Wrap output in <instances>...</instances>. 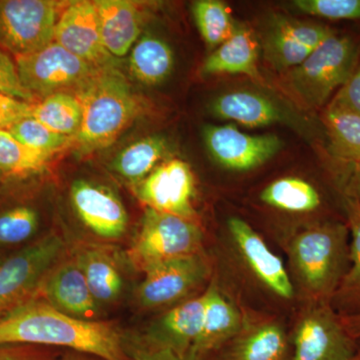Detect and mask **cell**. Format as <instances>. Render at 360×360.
I'll return each mask as SVG.
<instances>
[{
  "label": "cell",
  "mask_w": 360,
  "mask_h": 360,
  "mask_svg": "<svg viewBox=\"0 0 360 360\" xmlns=\"http://www.w3.org/2000/svg\"><path fill=\"white\" fill-rule=\"evenodd\" d=\"M0 345L65 347L103 360H131L111 324L70 316L32 297L0 317Z\"/></svg>",
  "instance_id": "cell-1"
},
{
  "label": "cell",
  "mask_w": 360,
  "mask_h": 360,
  "mask_svg": "<svg viewBox=\"0 0 360 360\" xmlns=\"http://www.w3.org/2000/svg\"><path fill=\"white\" fill-rule=\"evenodd\" d=\"M73 94L82 106V125L75 141L85 153L111 146L141 110L127 78L113 65L97 68Z\"/></svg>",
  "instance_id": "cell-2"
},
{
  "label": "cell",
  "mask_w": 360,
  "mask_h": 360,
  "mask_svg": "<svg viewBox=\"0 0 360 360\" xmlns=\"http://www.w3.org/2000/svg\"><path fill=\"white\" fill-rule=\"evenodd\" d=\"M290 257L300 288L312 303H330L349 266V229L326 222L298 232Z\"/></svg>",
  "instance_id": "cell-3"
},
{
  "label": "cell",
  "mask_w": 360,
  "mask_h": 360,
  "mask_svg": "<svg viewBox=\"0 0 360 360\" xmlns=\"http://www.w3.org/2000/svg\"><path fill=\"white\" fill-rule=\"evenodd\" d=\"M357 59L359 44L355 40L333 33L302 63L290 70V89L309 108H321L354 73Z\"/></svg>",
  "instance_id": "cell-4"
},
{
  "label": "cell",
  "mask_w": 360,
  "mask_h": 360,
  "mask_svg": "<svg viewBox=\"0 0 360 360\" xmlns=\"http://www.w3.org/2000/svg\"><path fill=\"white\" fill-rule=\"evenodd\" d=\"M202 239V232L193 219L146 207L129 257L144 271L165 260L200 253Z\"/></svg>",
  "instance_id": "cell-5"
},
{
  "label": "cell",
  "mask_w": 360,
  "mask_h": 360,
  "mask_svg": "<svg viewBox=\"0 0 360 360\" xmlns=\"http://www.w3.org/2000/svg\"><path fill=\"white\" fill-rule=\"evenodd\" d=\"M15 65L21 84L35 98L59 92L73 94L97 68L56 41L33 53L15 56Z\"/></svg>",
  "instance_id": "cell-6"
},
{
  "label": "cell",
  "mask_w": 360,
  "mask_h": 360,
  "mask_svg": "<svg viewBox=\"0 0 360 360\" xmlns=\"http://www.w3.org/2000/svg\"><path fill=\"white\" fill-rule=\"evenodd\" d=\"M290 360H352L359 342L345 330L330 303H312L296 324Z\"/></svg>",
  "instance_id": "cell-7"
},
{
  "label": "cell",
  "mask_w": 360,
  "mask_h": 360,
  "mask_svg": "<svg viewBox=\"0 0 360 360\" xmlns=\"http://www.w3.org/2000/svg\"><path fill=\"white\" fill-rule=\"evenodd\" d=\"M60 4L51 0L0 1V44L25 56L54 41Z\"/></svg>",
  "instance_id": "cell-8"
},
{
  "label": "cell",
  "mask_w": 360,
  "mask_h": 360,
  "mask_svg": "<svg viewBox=\"0 0 360 360\" xmlns=\"http://www.w3.org/2000/svg\"><path fill=\"white\" fill-rule=\"evenodd\" d=\"M63 239L49 236L0 265V314L32 298L63 252Z\"/></svg>",
  "instance_id": "cell-9"
},
{
  "label": "cell",
  "mask_w": 360,
  "mask_h": 360,
  "mask_svg": "<svg viewBox=\"0 0 360 360\" xmlns=\"http://www.w3.org/2000/svg\"><path fill=\"white\" fill-rule=\"evenodd\" d=\"M137 290L142 307H160L184 300L205 283L210 272L207 260L200 253L172 258L144 270Z\"/></svg>",
  "instance_id": "cell-10"
},
{
  "label": "cell",
  "mask_w": 360,
  "mask_h": 360,
  "mask_svg": "<svg viewBox=\"0 0 360 360\" xmlns=\"http://www.w3.org/2000/svg\"><path fill=\"white\" fill-rule=\"evenodd\" d=\"M203 139L214 160L236 172L260 167L283 146L276 135L248 134L233 125H207L203 129Z\"/></svg>",
  "instance_id": "cell-11"
},
{
  "label": "cell",
  "mask_w": 360,
  "mask_h": 360,
  "mask_svg": "<svg viewBox=\"0 0 360 360\" xmlns=\"http://www.w3.org/2000/svg\"><path fill=\"white\" fill-rule=\"evenodd\" d=\"M136 195L146 207L193 219L194 177L184 161L161 163L136 186Z\"/></svg>",
  "instance_id": "cell-12"
},
{
  "label": "cell",
  "mask_w": 360,
  "mask_h": 360,
  "mask_svg": "<svg viewBox=\"0 0 360 360\" xmlns=\"http://www.w3.org/2000/svg\"><path fill=\"white\" fill-rule=\"evenodd\" d=\"M227 229L234 248L246 267L266 290L283 300L295 295V284L285 265L264 238L245 220L231 217Z\"/></svg>",
  "instance_id": "cell-13"
},
{
  "label": "cell",
  "mask_w": 360,
  "mask_h": 360,
  "mask_svg": "<svg viewBox=\"0 0 360 360\" xmlns=\"http://www.w3.org/2000/svg\"><path fill=\"white\" fill-rule=\"evenodd\" d=\"M54 41L96 68L113 65V56L104 47L94 1L71 2L59 15Z\"/></svg>",
  "instance_id": "cell-14"
},
{
  "label": "cell",
  "mask_w": 360,
  "mask_h": 360,
  "mask_svg": "<svg viewBox=\"0 0 360 360\" xmlns=\"http://www.w3.org/2000/svg\"><path fill=\"white\" fill-rule=\"evenodd\" d=\"M70 198L77 217L96 236L117 239L124 234L129 217L122 201L110 189L77 180L71 186Z\"/></svg>",
  "instance_id": "cell-15"
},
{
  "label": "cell",
  "mask_w": 360,
  "mask_h": 360,
  "mask_svg": "<svg viewBox=\"0 0 360 360\" xmlns=\"http://www.w3.org/2000/svg\"><path fill=\"white\" fill-rule=\"evenodd\" d=\"M333 33L328 26L278 18L266 33L265 58L278 70H292Z\"/></svg>",
  "instance_id": "cell-16"
},
{
  "label": "cell",
  "mask_w": 360,
  "mask_h": 360,
  "mask_svg": "<svg viewBox=\"0 0 360 360\" xmlns=\"http://www.w3.org/2000/svg\"><path fill=\"white\" fill-rule=\"evenodd\" d=\"M45 302L63 314L91 321L97 312V302L77 260L65 262L52 269L37 291Z\"/></svg>",
  "instance_id": "cell-17"
},
{
  "label": "cell",
  "mask_w": 360,
  "mask_h": 360,
  "mask_svg": "<svg viewBox=\"0 0 360 360\" xmlns=\"http://www.w3.org/2000/svg\"><path fill=\"white\" fill-rule=\"evenodd\" d=\"M291 354L290 341L281 324L245 322L238 335L215 354V360H290Z\"/></svg>",
  "instance_id": "cell-18"
},
{
  "label": "cell",
  "mask_w": 360,
  "mask_h": 360,
  "mask_svg": "<svg viewBox=\"0 0 360 360\" xmlns=\"http://www.w3.org/2000/svg\"><path fill=\"white\" fill-rule=\"evenodd\" d=\"M205 309V293L179 303L151 326L144 338L180 354L191 352L202 328Z\"/></svg>",
  "instance_id": "cell-19"
},
{
  "label": "cell",
  "mask_w": 360,
  "mask_h": 360,
  "mask_svg": "<svg viewBox=\"0 0 360 360\" xmlns=\"http://www.w3.org/2000/svg\"><path fill=\"white\" fill-rule=\"evenodd\" d=\"M205 295L202 328L191 352L200 356H213L238 335L245 321L238 307L225 297L217 284H210Z\"/></svg>",
  "instance_id": "cell-20"
},
{
  "label": "cell",
  "mask_w": 360,
  "mask_h": 360,
  "mask_svg": "<svg viewBox=\"0 0 360 360\" xmlns=\"http://www.w3.org/2000/svg\"><path fill=\"white\" fill-rule=\"evenodd\" d=\"M94 4L104 47L113 58H123L141 37V11L127 0H98Z\"/></svg>",
  "instance_id": "cell-21"
},
{
  "label": "cell",
  "mask_w": 360,
  "mask_h": 360,
  "mask_svg": "<svg viewBox=\"0 0 360 360\" xmlns=\"http://www.w3.org/2000/svg\"><path fill=\"white\" fill-rule=\"evenodd\" d=\"M259 44L252 30L236 25L233 33L206 58L202 70L205 75H245L259 77L257 68Z\"/></svg>",
  "instance_id": "cell-22"
},
{
  "label": "cell",
  "mask_w": 360,
  "mask_h": 360,
  "mask_svg": "<svg viewBox=\"0 0 360 360\" xmlns=\"http://www.w3.org/2000/svg\"><path fill=\"white\" fill-rule=\"evenodd\" d=\"M345 208L349 229V266L330 302L341 317L360 314V201L348 191Z\"/></svg>",
  "instance_id": "cell-23"
},
{
  "label": "cell",
  "mask_w": 360,
  "mask_h": 360,
  "mask_svg": "<svg viewBox=\"0 0 360 360\" xmlns=\"http://www.w3.org/2000/svg\"><path fill=\"white\" fill-rule=\"evenodd\" d=\"M212 112L222 120L248 127H264L283 122L284 115L271 99L257 92L238 90L222 94L213 101Z\"/></svg>",
  "instance_id": "cell-24"
},
{
  "label": "cell",
  "mask_w": 360,
  "mask_h": 360,
  "mask_svg": "<svg viewBox=\"0 0 360 360\" xmlns=\"http://www.w3.org/2000/svg\"><path fill=\"white\" fill-rule=\"evenodd\" d=\"M174 60V52L165 40L146 34L130 51L129 71L141 84H160L172 72Z\"/></svg>",
  "instance_id": "cell-25"
},
{
  "label": "cell",
  "mask_w": 360,
  "mask_h": 360,
  "mask_svg": "<svg viewBox=\"0 0 360 360\" xmlns=\"http://www.w3.org/2000/svg\"><path fill=\"white\" fill-rule=\"evenodd\" d=\"M75 260L84 272L97 304L117 300L122 290V277L113 260L105 252L84 250L78 253Z\"/></svg>",
  "instance_id": "cell-26"
},
{
  "label": "cell",
  "mask_w": 360,
  "mask_h": 360,
  "mask_svg": "<svg viewBox=\"0 0 360 360\" xmlns=\"http://www.w3.org/2000/svg\"><path fill=\"white\" fill-rule=\"evenodd\" d=\"M167 150L162 137H144L120 151L112 167L123 179L139 184L158 167Z\"/></svg>",
  "instance_id": "cell-27"
},
{
  "label": "cell",
  "mask_w": 360,
  "mask_h": 360,
  "mask_svg": "<svg viewBox=\"0 0 360 360\" xmlns=\"http://www.w3.org/2000/svg\"><path fill=\"white\" fill-rule=\"evenodd\" d=\"M260 200L271 207L292 213L314 212L321 205L317 189L298 177H283L271 182L260 193Z\"/></svg>",
  "instance_id": "cell-28"
},
{
  "label": "cell",
  "mask_w": 360,
  "mask_h": 360,
  "mask_svg": "<svg viewBox=\"0 0 360 360\" xmlns=\"http://www.w3.org/2000/svg\"><path fill=\"white\" fill-rule=\"evenodd\" d=\"M32 117L59 134L72 137L79 131L82 106L77 96L59 92L33 104Z\"/></svg>",
  "instance_id": "cell-29"
},
{
  "label": "cell",
  "mask_w": 360,
  "mask_h": 360,
  "mask_svg": "<svg viewBox=\"0 0 360 360\" xmlns=\"http://www.w3.org/2000/svg\"><path fill=\"white\" fill-rule=\"evenodd\" d=\"M322 120L333 153L350 162H360V115L328 104Z\"/></svg>",
  "instance_id": "cell-30"
},
{
  "label": "cell",
  "mask_w": 360,
  "mask_h": 360,
  "mask_svg": "<svg viewBox=\"0 0 360 360\" xmlns=\"http://www.w3.org/2000/svg\"><path fill=\"white\" fill-rule=\"evenodd\" d=\"M193 15L201 37L210 47H219L236 30L229 7L219 0L193 2Z\"/></svg>",
  "instance_id": "cell-31"
},
{
  "label": "cell",
  "mask_w": 360,
  "mask_h": 360,
  "mask_svg": "<svg viewBox=\"0 0 360 360\" xmlns=\"http://www.w3.org/2000/svg\"><path fill=\"white\" fill-rule=\"evenodd\" d=\"M51 156L21 143L7 129H0V172L25 175L44 169Z\"/></svg>",
  "instance_id": "cell-32"
},
{
  "label": "cell",
  "mask_w": 360,
  "mask_h": 360,
  "mask_svg": "<svg viewBox=\"0 0 360 360\" xmlns=\"http://www.w3.org/2000/svg\"><path fill=\"white\" fill-rule=\"evenodd\" d=\"M21 143L49 156L66 148L72 137L59 134L33 117H26L7 129Z\"/></svg>",
  "instance_id": "cell-33"
},
{
  "label": "cell",
  "mask_w": 360,
  "mask_h": 360,
  "mask_svg": "<svg viewBox=\"0 0 360 360\" xmlns=\"http://www.w3.org/2000/svg\"><path fill=\"white\" fill-rule=\"evenodd\" d=\"M39 227V215L32 207L18 206L0 214V245H16L32 238Z\"/></svg>",
  "instance_id": "cell-34"
},
{
  "label": "cell",
  "mask_w": 360,
  "mask_h": 360,
  "mask_svg": "<svg viewBox=\"0 0 360 360\" xmlns=\"http://www.w3.org/2000/svg\"><path fill=\"white\" fill-rule=\"evenodd\" d=\"M292 4L300 13L326 20L360 18V0H295Z\"/></svg>",
  "instance_id": "cell-35"
},
{
  "label": "cell",
  "mask_w": 360,
  "mask_h": 360,
  "mask_svg": "<svg viewBox=\"0 0 360 360\" xmlns=\"http://www.w3.org/2000/svg\"><path fill=\"white\" fill-rule=\"evenodd\" d=\"M124 345L131 360H215V355L200 356L193 352L180 354L170 348L155 345L144 338H136L129 343L124 340Z\"/></svg>",
  "instance_id": "cell-36"
},
{
  "label": "cell",
  "mask_w": 360,
  "mask_h": 360,
  "mask_svg": "<svg viewBox=\"0 0 360 360\" xmlns=\"http://www.w3.org/2000/svg\"><path fill=\"white\" fill-rule=\"evenodd\" d=\"M0 94L28 103H37V98L21 84L15 63L0 51Z\"/></svg>",
  "instance_id": "cell-37"
},
{
  "label": "cell",
  "mask_w": 360,
  "mask_h": 360,
  "mask_svg": "<svg viewBox=\"0 0 360 360\" xmlns=\"http://www.w3.org/2000/svg\"><path fill=\"white\" fill-rule=\"evenodd\" d=\"M329 104L360 115V65L356 66Z\"/></svg>",
  "instance_id": "cell-38"
},
{
  "label": "cell",
  "mask_w": 360,
  "mask_h": 360,
  "mask_svg": "<svg viewBox=\"0 0 360 360\" xmlns=\"http://www.w3.org/2000/svg\"><path fill=\"white\" fill-rule=\"evenodd\" d=\"M33 104L0 94V129H7L14 123L32 117Z\"/></svg>",
  "instance_id": "cell-39"
},
{
  "label": "cell",
  "mask_w": 360,
  "mask_h": 360,
  "mask_svg": "<svg viewBox=\"0 0 360 360\" xmlns=\"http://www.w3.org/2000/svg\"><path fill=\"white\" fill-rule=\"evenodd\" d=\"M0 360H54V357L32 345H0Z\"/></svg>",
  "instance_id": "cell-40"
},
{
  "label": "cell",
  "mask_w": 360,
  "mask_h": 360,
  "mask_svg": "<svg viewBox=\"0 0 360 360\" xmlns=\"http://www.w3.org/2000/svg\"><path fill=\"white\" fill-rule=\"evenodd\" d=\"M341 317V316H340ZM343 326L348 335L352 336L357 342L360 341V314L341 317Z\"/></svg>",
  "instance_id": "cell-41"
},
{
  "label": "cell",
  "mask_w": 360,
  "mask_h": 360,
  "mask_svg": "<svg viewBox=\"0 0 360 360\" xmlns=\"http://www.w3.org/2000/svg\"><path fill=\"white\" fill-rule=\"evenodd\" d=\"M63 360H103L98 357L92 356V355L80 354V352H71L66 354Z\"/></svg>",
  "instance_id": "cell-42"
},
{
  "label": "cell",
  "mask_w": 360,
  "mask_h": 360,
  "mask_svg": "<svg viewBox=\"0 0 360 360\" xmlns=\"http://www.w3.org/2000/svg\"><path fill=\"white\" fill-rule=\"evenodd\" d=\"M352 360H360V350L359 352V354H357L356 356L354 357Z\"/></svg>",
  "instance_id": "cell-43"
},
{
  "label": "cell",
  "mask_w": 360,
  "mask_h": 360,
  "mask_svg": "<svg viewBox=\"0 0 360 360\" xmlns=\"http://www.w3.org/2000/svg\"><path fill=\"white\" fill-rule=\"evenodd\" d=\"M359 350H360V345H359Z\"/></svg>",
  "instance_id": "cell-44"
},
{
  "label": "cell",
  "mask_w": 360,
  "mask_h": 360,
  "mask_svg": "<svg viewBox=\"0 0 360 360\" xmlns=\"http://www.w3.org/2000/svg\"><path fill=\"white\" fill-rule=\"evenodd\" d=\"M360 201V200H359Z\"/></svg>",
  "instance_id": "cell-45"
}]
</instances>
